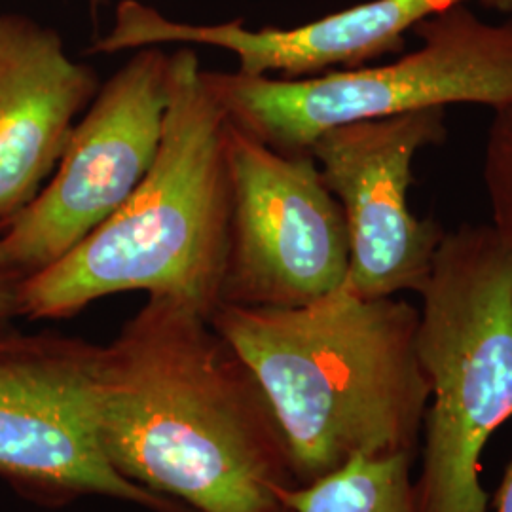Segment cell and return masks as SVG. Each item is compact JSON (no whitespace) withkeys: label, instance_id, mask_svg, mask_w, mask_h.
I'll use <instances>...</instances> for the list:
<instances>
[{"label":"cell","instance_id":"obj_1","mask_svg":"<svg viewBox=\"0 0 512 512\" xmlns=\"http://www.w3.org/2000/svg\"><path fill=\"white\" fill-rule=\"evenodd\" d=\"M97 425L116 473L192 512H264L296 486L253 370L171 296H148L105 344Z\"/></svg>","mask_w":512,"mask_h":512},{"label":"cell","instance_id":"obj_2","mask_svg":"<svg viewBox=\"0 0 512 512\" xmlns=\"http://www.w3.org/2000/svg\"><path fill=\"white\" fill-rule=\"evenodd\" d=\"M209 321L272 404L296 486L359 456H416L429 384L410 302L361 298L342 285L298 308L224 304Z\"/></svg>","mask_w":512,"mask_h":512},{"label":"cell","instance_id":"obj_3","mask_svg":"<svg viewBox=\"0 0 512 512\" xmlns=\"http://www.w3.org/2000/svg\"><path fill=\"white\" fill-rule=\"evenodd\" d=\"M228 118L203 84L200 57L171 54L156 160L109 220L21 283V317L69 319L110 294L145 291L202 311L220 306L230 245Z\"/></svg>","mask_w":512,"mask_h":512},{"label":"cell","instance_id":"obj_4","mask_svg":"<svg viewBox=\"0 0 512 512\" xmlns=\"http://www.w3.org/2000/svg\"><path fill=\"white\" fill-rule=\"evenodd\" d=\"M429 384L418 512H486L482 452L512 416V247L492 224L446 232L420 289Z\"/></svg>","mask_w":512,"mask_h":512},{"label":"cell","instance_id":"obj_5","mask_svg":"<svg viewBox=\"0 0 512 512\" xmlns=\"http://www.w3.org/2000/svg\"><path fill=\"white\" fill-rule=\"evenodd\" d=\"M421 46L380 67L308 78L203 69L226 118L283 154H310L325 131L448 105L495 110L512 101V18L490 23L458 4L414 27Z\"/></svg>","mask_w":512,"mask_h":512},{"label":"cell","instance_id":"obj_6","mask_svg":"<svg viewBox=\"0 0 512 512\" xmlns=\"http://www.w3.org/2000/svg\"><path fill=\"white\" fill-rule=\"evenodd\" d=\"M105 346L0 327V478L46 507L107 497L148 512H192L116 473L99 440Z\"/></svg>","mask_w":512,"mask_h":512},{"label":"cell","instance_id":"obj_7","mask_svg":"<svg viewBox=\"0 0 512 512\" xmlns=\"http://www.w3.org/2000/svg\"><path fill=\"white\" fill-rule=\"evenodd\" d=\"M232 211L220 306L298 308L338 291L349 238L311 154H283L228 120Z\"/></svg>","mask_w":512,"mask_h":512},{"label":"cell","instance_id":"obj_8","mask_svg":"<svg viewBox=\"0 0 512 512\" xmlns=\"http://www.w3.org/2000/svg\"><path fill=\"white\" fill-rule=\"evenodd\" d=\"M169 76L171 54L147 46L99 88L54 175L0 230V249L23 279L67 255L143 183L164 135Z\"/></svg>","mask_w":512,"mask_h":512},{"label":"cell","instance_id":"obj_9","mask_svg":"<svg viewBox=\"0 0 512 512\" xmlns=\"http://www.w3.org/2000/svg\"><path fill=\"white\" fill-rule=\"evenodd\" d=\"M446 135V109L437 107L338 126L311 145L346 219L349 293H420L446 230L410 211L412 167L423 148L439 147Z\"/></svg>","mask_w":512,"mask_h":512},{"label":"cell","instance_id":"obj_10","mask_svg":"<svg viewBox=\"0 0 512 512\" xmlns=\"http://www.w3.org/2000/svg\"><path fill=\"white\" fill-rule=\"evenodd\" d=\"M469 2L512 14V0H370L293 29L251 31L241 21L217 25L175 21L147 4L129 19V38L135 46L222 48L238 57V73L247 76L277 73L283 78H308L357 69L382 55L399 54L406 33L421 21Z\"/></svg>","mask_w":512,"mask_h":512},{"label":"cell","instance_id":"obj_11","mask_svg":"<svg viewBox=\"0 0 512 512\" xmlns=\"http://www.w3.org/2000/svg\"><path fill=\"white\" fill-rule=\"evenodd\" d=\"M99 88L57 31L0 14V230L48 183Z\"/></svg>","mask_w":512,"mask_h":512},{"label":"cell","instance_id":"obj_12","mask_svg":"<svg viewBox=\"0 0 512 512\" xmlns=\"http://www.w3.org/2000/svg\"><path fill=\"white\" fill-rule=\"evenodd\" d=\"M412 454L349 459L310 484L281 488L294 512H418Z\"/></svg>","mask_w":512,"mask_h":512},{"label":"cell","instance_id":"obj_13","mask_svg":"<svg viewBox=\"0 0 512 512\" xmlns=\"http://www.w3.org/2000/svg\"><path fill=\"white\" fill-rule=\"evenodd\" d=\"M482 181L490 200L492 226L512 247V101L494 110L484 148Z\"/></svg>","mask_w":512,"mask_h":512},{"label":"cell","instance_id":"obj_14","mask_svg":"<svg viewBox=\"0 0 512 512\" xmlns=\"http://www.w3.org/2000/svg\"><path fill=\"white\" fill-rule=\"evenodd\" d=\"M21 283L23 275L16 272L0 249V327H6L14 317H21Z\"/></svg>","mask_w":512,"mask_h":512},{"label":"cell","instance_id":"obj_15","mask_svg":"<svg viewBox=\"0 0 512 512\" xmlns=\"http://www.w3.org/2000/svg\"><path fill=\"white\" fill-rule=\"evenodd\" d=\"M495 512H512V463L495 497Z\"/></svg>","mask_w":512,"mask_h":512},{"label":"cell","instance_id":"obj_16","mask_svg":"<svg viewBox=\"0 0 512 512\" xmlns=\"http://www.w3.org/2000/svg\"><path fill=\"white\" fill-rule=\"evenodd\" d=\"M264 512H294L293 509H289V507H287V505H285V503H281V501H279V503H277V505H275V507H272V509H268V511H264Z\"/></svg>","mask_w":512,"mask_h":512},{"label":"cell","instance_id":"obj_17","mask_svg":"<svg viewBox=\"0 0 512 512\" xmlns=\"http://www.w3.org/2000/svg\"><path fill=\"white\" fill-rule=\"evenodd\" d=\"M109 0H90V4H92L93 10H101L105 4H107Z\"/></svg>","mask_w":512,"mask_h":512}]
</instances>
